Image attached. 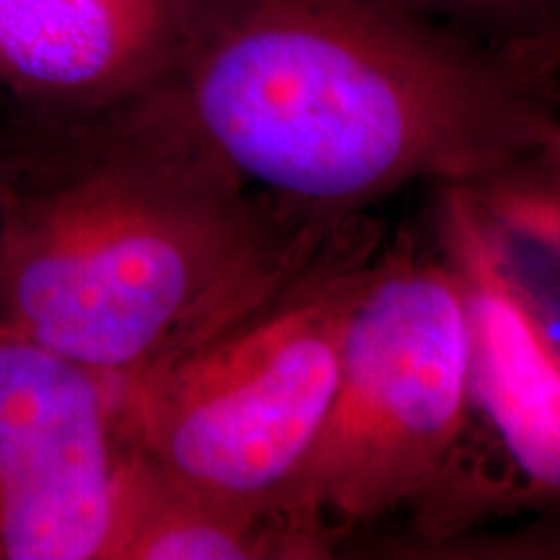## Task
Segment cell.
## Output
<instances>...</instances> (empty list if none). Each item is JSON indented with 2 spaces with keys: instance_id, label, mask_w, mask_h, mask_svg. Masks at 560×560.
<instances>
[{
  "instance_id": "6da1fadb",
  "label": "cell",
  "mask_w": 560,
  "mask_h": 560,
  "mask_svg": "<svg viewBox=\"0 0 560 560\" xmlns=\"http://www.w3.org/2000/svg\"><path fill=\"white\" fill-rule=\"evenodd\" d=\"M560 47L503 50L384 0H185L145 102L280 206L353 219L472 187L560 136Z\"/></svg>"
},
{
  "instance_id": "7a4b0ae2",
  "label": "cell",
  "mask_w": 560,
  "mask_h": 560,
  "mask_svg": "<svg viewBox=\"0 0 560 560\" xmlns=\"http://www.w3.org/2000/svg\"><path fill=\"white\" fill-rule=\"evenodd\" d=\"M34 125L0 156V322L115 384L371 234L252 190L143 96Z\"/></svg>"
},
{
  "instance_id": "3957f363",
  "label": "cell",
  "mask_w": 560,
  "mask_h": 560,
  "mask_svg": "<svg viewBox=\"0 0 560 560\" xmlns=\"http://www.w3.org/2000/svg\"><path fill=\"white\" fill-rule=\"evenodd\" d=\"M472 423L470 317L436 249L376 255L342 340L325 423L283 509L338 537L436 493Z\"/></svg>"
},
{
  "instance_id": "277c9868",
  "label": "cell",
  "mask_w": 560,
  "mask_h": 560,
  "mask_svg": "<svg viewBox=\"0 0 560 560\" xmlns=\"http://www.w3.org/2000/svg\"><path fill=\"white\" fill-rule=\"evenodd\" d=\"M374 257L376 236H361L257 310L117 384L130 444L190 486L283 506L330 410Z\"/></svg>"
},
{
  "instance_id": "5b68a950",
  "label": "cell",
  "mask_w": 560,
  "mask_h": 560,
  "mask_svg": "<svg viewBox=\"0 0 560 560\" xmlns=\"http://www.w3.org/2000/svg\"><path fill=\"white\" fill-rule=\"evenodd\" d=\"M132 462L117 384L0 322V560H112Z\"/></svg>"
},
{
  "instance_id": "8992f818",
  "label": "cell",
  "mask_w": 560,
  "mask_h": 560,
  "mask_svg": "<svg viewBox=\"0 0 560 560\" xmlns=\"http://www.w3.org/2000/svg\"><path fill=\"white\" fill-rule=\"evenodd\" d=\"M436 249L470 317L472 418L509 465L511 493L560 506V301L540 255L503 231L467 187H441Z\"/></svg>"
},
{
  "instance_id": "52a82bcc",
  "label": "cell",
  "mask_w": 560,
  "mask_h": 560,
  "mask_svg": "<svg viewBox=\"0 0 560 560\" xmlns=\"http://www.w3.org/2000/svg\"><path fill=\"white\" fill-rule=\"evenodd\" d=\"M185 0H0V91L32 120L145 94L177 50Z\"/></svg>"
},
{
  "instance_id": "ba28073f",
  "label": "cell",
  "mask_w": 560,
  "mask_h": 560,
  "mask_svg": "<svg viewBox=\"0 0 560 560\" xmlns=\"http://www.w3.org/2000/svg\"><path fill=\"white\" fill-rule=\"evenodd\" d=\"M330 550L278 503L190 486L136 450L112 560H280Z\"/></svg>"
},
{
  "instance_id": "9c48e42d",
  "label": "cell",
  "mask_w": 560,
  "mask_h": 560,
  "mask_svg": "<svg viewBox=\"0 0 560 560\" xmlns=\"http://www.w3.org/2000/svg\"><path fill=\"white\" fill-rule=\"evenodd\" d=\"M467 190L503 231L560 270V136Z\"/></svg>"
},
{
  "instance_id": "30bf717a",
  "label": "cell",
  "mask_w": 560,
  "mask_h": 560,
  "mask_svg": "<svg viewBox=\"0 0 560 560\" xmlns=\"http://www.w3.org/2000/svg\"><path fill=\"white\" fill-rule=\"evenodd\" d=\"M462 37L503 50L560 47V0H384Z\"/></svg>"
}]
</instances>
